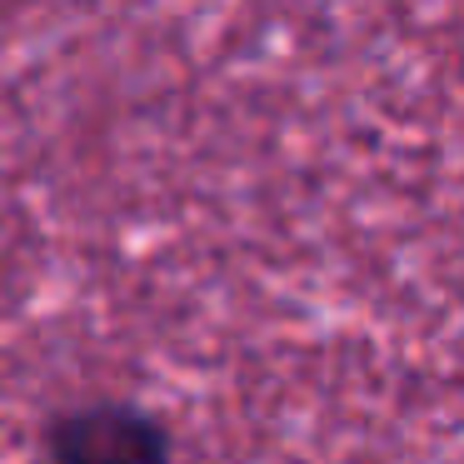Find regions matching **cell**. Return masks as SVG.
Returning <instances> with one entry per match:
<instances>
[{"label":"cell","instance_id":"1","mask_svg":"<svg viewBox=\"0 0 464 464\" xmlns=\"http://www.w3.org/2000/svg\"><path fill=\"white\" fill-rule=\"evenodd\" d=\"M51 450L61 459H81V464H125V459H160L165 454V434L150 420L130 410H95V414H75L51 434Z\"/></svg>","mask_w":464,"mask_h":464}]
</instances>
